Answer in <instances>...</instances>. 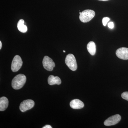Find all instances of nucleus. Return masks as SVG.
<instances>
[{
    "mask_svg": "<svg viewBox=\"0 0 128 128\" xmlns=\"http://www.w3.org/2000/svg\"><path fill=\"white\" fill-rule=\"evenodd\" d=\"M26 81V77L23 74L16 76L12 80V86L15 90H19L23 87Z\"/></svg>",
    "mask_w": 128,
    "mask_h": 128,
    "instance_id": "f257e3e1",
    "label": "nucleus"
},
{
    "mask_svg": "<svg viewBox=\"0 0 128 128\" xmlns=\"http://www.w3.org/2000/svg\"><path fill=\"white\" fill-rule=\"evenodd\" d=\"M95 12L91 10H85L80 14V19L81 22L84 23L89 22L95 16Z\"/></svg>",
    "mask_w": 128,
    "mask_h": 128,
    "instance_id": "f03ea898",
    "label": "nucleus"
},
{
    "mask_svg": "<svg viewBox=\"0 0 128 128\" xmlns=\"http://www.w3.org/2000/svg\"><path fill=\"white\" fill-rule=\"evenodd\" d=\"M65 63L69 68L72 71H76L77 70L78 66L76 60L73 54H70L66 56Z\"/></svg>",
    "mask_w": 128,
    "mask_h": 128,
    "instance_id": "7ed1b4c3",
    "label": "nucleus"
},
{
    "mask_svg": "<svg viewBox=\"0 0 128 128\" xmlns=\"http://www.w3.org/2000/svg\"><path fill=\"white\" fill-rule=\"evenodd\" d=\"M23 62L22 58L18 55H16L14 57L12 63L11 69L14 72H17L20 69L22 66Z\"/></svg>",
    "mask_w": 128,
    "mask_h": 128,
    "instance_id": "20e7f679",
    "label": "nucleus"
},
{
    "mask_svg": "<svg viewBox=\"0 0 128 128\" xmlns=\"http://www.w3.org/2000/svg\"><path fill=\"white\" fill-rule=\"evenodd\" d=\"M42 63L44 68L48 71H52L55 66V63L53 60L48 56L44 57Z\"/></svg>",
    "mask_w": 128,
    "mask_h": 128,
    "instance_id": "39448f33",
    "label": "nucleus"
},
{
    "mask_svg": "<svg viewBox=\"0 0 128 128\" xmlns=\"http://www.w3.org/2000/svg\"><path fill=\"white\" fill-rule=\"evenodd\" d=\"M34 105V102L32 100H25L21 103L19 108L21 112H24L32 109Z\"/></svg>",
    "mask_w": 128,
    "mask_h": 128,
    "instance_id": "423d86ee",
    "label": "nucleus"
},
{
    "mask_svg": "<svg viewBox=\"0 0 128 128\" xmlns=\"http://www.w3.org/2000/svg\"><path fill=\"white\" fill-rule=\"evenodd\" d=\"M121 116L119 114L114 115L108 118L104 122L105 126H113L119 122L121 121Z\"/></svg>",
    "mask_w": 128,
    "mask_h": 128,
    "instance_id": "0eeeda50",
    "label": "nucleus"
},
{
    "mask_svg": "<svg viewBox=\"0 0 128 128\" xmlns=\"http://www.w3.org/2000/svg\"><path fill=\"white\" fill-rule=\"evenodd\" d=\"M116 55L120 59L128 60V48H120L116 52Z\"/></svg>",
    "mask_w": 128,
    "mask_h": 128,
    "instance_id": "6e6552de",
    "label": "nucleus"
},
{
    "mask_svg": "<svg viewBox=\"0 0 128 128\" xmlns=\"http://www.w3.org/2000/svg\"><path fill=\"white\" fill-rule=\"evenodd\" d=\"M71 108L74 109H80L84 108V103L79 99H74L71 101L70 104Z\"/></svg>",
    "mask_w": 128,
    "mask_h": 128,
    "instance_id": "1a4fd4ad",
    "label": "nucleus"
},
{
    "mask_svg": "<svg viewBox=\"0 0 128 128\" xmlns=\"http://www.w3.org/2000/svg\"><path fill=\"white\" fill-rule=\"evenodd\" d=\"M48 82L49 84L51 86L60 85L62 83L61 80L58 76H54L52 75L50 76L48 78Z\"/></svg>",
    "mask_w": 128,
    "mask_h": 128,
    "instance_id": "9d476101",
    "label": "nucleus"
},
{
    "mask_svg": "<svg viewBox=\"0 0 128 128\" xmlns=\"http://www.w3.org/2000/svg\"><path fill=\"white\" fill-rule=\"evenodd\" d=\"M9 105V101L6 97H2L0 98V111L3 112L7 109Z\"/></svg>",
    "mask_w": 128,
    "mask_h": 128,
    "instance_id": "9b49d317",
    "label": "nucleus"
},
{
    "mask_svg": "<svg viewBox=\"0 0 128 128\" xmlns=\"http://www.w3.org/2000/svg\"><path fill=\"white\" fill-rule=\"evenodd\" d=\"M87 48L89 52L92 56H94L96 52V44L93 41H91L88 44Z\"/></svg>",
    "mask_w": 128,
    "mask_h": 128,
    "instance_id": "f8f14e48",
    "label": "nucleus"
},
{
    "mask_svg": "<svg viewBox=\"0 0 128 128\" xmlns=\"http://www.w3.org/2000/svg\"><path fill=\"white\" fill-rule=\"evenodd\" d=\"M18 30L22 33H26L28 31L27 26L25 25V21L21 19L18 24Z\"/></svg>",
    "mask_w": 128,
    "mask_h": 128,
    "instance_id": "ddd939ff",
    "label": "nucleus"
},
{
    "mask_svg": "<svg viewBox=\"0 0 128 128\" xmlns=\"http://www.w3.org/2000/svg\"><path fill=\"white\" fill-rule=\"evenodd\" d=\"M121 96L123 99L128 101V92H123L121 95Z\"/></svg>",
    "mask_w": 128,
    "mask_h": 128,
    "instance_id": "4468645a",
    "label": "nucleus"
},
{
    "mask_svg": "<svg viewBox=\"0 0 128 128\" xmlns=\"http://www.w3.org/2000/svg\"><path fill=\"white\" fill-rule=\"evenodd\" d=\"M110 20V18H108L105 17L103 18L102 20V23H103V25L104 26H106L107 24Z\"/></svg>",
    "mask_w": 128,
    "mask_h": 128,
    "instance_id": "2eb2a0df",
    "label": "nucleus"
},
{
    "mask_svg": "<svg viewBox=\"0 0 128 128\" xmlns=\"http://www.w3.org/2000/svg\"><path fill=\"white\" fill-rule=\"evenodd\" d=\"M108 28H110L111 29H113L114 28V24L112 22H111L108 24Z\"/></svg>",
    "mask_w": 128,
    "mask_h": 128,
    "instance_id": "dca6fc26",
    "label": "nucleus"
},
{
    "mask_svg": "<svg viewBox=\"0 0 128 128\" xmlns=\"http://www.w3.org/2000/svg\"><path fill=\"white\" fill-rule=\"evenodd\" d=\"M43 128H52V127L50 125H47L44 127H43Z\"/></svg>",
    "mask_w": 128,
    "mask_h": 128,
    "instance_id": "f3484780",
    "label": "nucleus"
},
{
    "mask_svg": "<svg viewBox=\"0 0 128 128\" xmlns=\"http://www.w3.org/2000/svg\"><path fill=\"white\" fill-rule=\"evenodd\" d=\"M2 44L1 41H0V50L2 48Z\"/></svg>",
    "mask_w": 128,
    "mask_h": 128,
    "instance_id": "a211bd4d",
    "label": "nucleus"
},
{
    "mask_svg": "<svg viewBox=\"0 0 128 128\" xmlns=\"http://www.w3.org/2000/svg\"><path fill=\"white\" fill-rule=\"evenodd\" d=\"M99 1H107L109 0H98Z\"/></svg>",
    "mask_w": 128,
    "mask_h": 128,
    "instance_id": "6ab92c4d",
    "label": "nucleus"
},
{
    "mask_svg": "<svg viewBox=\"0 0 128 128\" xmlns=\"http://www.w3.org/2000/svg\"><path fill=\"white\" fill-rule=\"evenodd\" d=\"M63 52H64V53L66 52V51H65V50H64V51H63Z\"/></svg>",
    "mask_w": 128,
    "mask_h": 128,
    "instance_id": "aec40b11",
    "label": "nucleus"
},
{
    "mask_svg": "<svg viewBox=\"0 0 128 128\" xmlns=\"http://www.w3.org/2000/svg\"><path fill=\"white\" fill-rule=\"evenodd\" d=\"M81 13H82V12H80V14H81Z\"/></svg>",
    "mask_w": 128,
    "mask_h": 128,
    "instance_id": "412c9836",
    "label": "nucleus"
}]
</instances>
